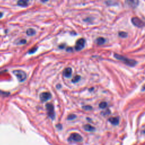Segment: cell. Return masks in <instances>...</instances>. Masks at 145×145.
<instances>
[{
    "instance_id": "1",
    "label": "cell",
    "mask_w": 145,
    "mask_h": 145,
    "mask_svg": "<svg viewBox=\"0 0 145 145\" xmlns=\"http://www.w3.org/2000/svg\"><path fill=\"white\" fill-rule=\"evenodd\" d=\"M115 57L118 60L123 61L125 64L129 66H135L137 64V62L134 60L129 59V58H126L124 56H122L118 55V54H115L114 55Z\"/></svg>"
},
{
    "instance_id": "2",
    "label": "cell",
    "mask_w": 145,
    "mask_h": 145,
    "mask_svg": "<svg viewBox=\"0 0 145 145\" xmlns=\"http://www.w3.org/2000/svg\"><path fill=\"white\" fill-rule=\"evenodd\" d=\"M13 73L15 76L17 77V79H18V81L19 82H22L24 81L26 79V77H27V75H26V72H23V70H15L13 71Z\"/></svg>"
},
{
    "instance_id": "3",
    "label": "cell",
    "mask_w": 145,
    "mask_h": 145,
    "mask_svg": "<svg viewBox=\"0 0 145 145\" xmlns=\"http://www.w3.org/2000/svg\"><path fill=\"white\" fill-rule=\"evenodd\" d=\"M46 109L47 110L48 116L51 119H54L55 117V113L53 104H50V103H48V104H46Z\"/></svg>"
},
{
    "instance_id": "4",
    "label": "cell",
    "mask_w": 145,
    "mask_h": 145,
    "mask_svg": "<svg viewBox=\"0 0 145 145\" xmlns=\"http://www.w3.org/2000/svg\"><path fill=\"white\" fill-rule=\"evenodd\" d=\"M83 138L82 136L79 134L74 133L70 135V136L69 138V141L71 142H80L82 141Z\"/></svg>"
},
{
    "instance_id": "5",
    "label": "cell",
    "mask_w": 145,
    "mask_h": 145,
    "mask_svg": "<svg viewBox=\"0 0 145 145\" xmlns=\"http://www.w3.org/2000/svg\"><path fill=\"white\" fill-rule=\"evenodd\" d=\"M84 44H85V40L84 39H79L77 41L75 44V48L77 50H80L84 48Z\"/></svg>"
},
{
    "instance_id": "6",
    "label": "cell",
    "mask_w": 145,
    "mask_h": 145,
    "mask_svg": "<svg viewBox=\"0 0 145 145\" xmlns=\"http://www.w3.org/2000/svg\"><path fill=\"white\" fill-rule=\"evenodd\" d=\"M132 22L134 25L138 27H142L144 26V22L138 17H133L132 19Z\"/></svg>"
},
{
    "instance_id": "7",
    "label": "cell",
    "mask_w": 145,
    "mask_h": 145,
    "mask_svg": "<svg viewBox=\"0 0 145 145\" xmlns=\"http://www.w3.org/2000/svg\"><path fill=\"white\" fill-rule=\"evenodd\" d=\"M51 94L48 92H43V93H41L40 95V99L41 101H43V102L50 99L51 98Z\"/></svg>"
},
{
    "instance_id": "8",
    "label": "cell",
    "mask_w": 145,
    "mask_h": 145,
    "mask_svg": "<svg viewBox=\"0 0 145 145\" xmlns=\"http://www.w3.org/2000/svg\"><path fill=\"white\" fill-rule=\"evenodd\" d=\"M72 70L70 67H67L66 68L63 72V74L66 78H69L71 75H72Z\"/></svg>"
},
{
    "instance_id": "9",
    "label": "cell",
    "mask_w": 145,
    "mask_h": 145,
    "mask_svg": "<svg viewBox=\"0 0 145 145\" xmlns=\"http://www.w3.org/2000/svg\"><path fill=\"white\" fill-rule=\"evenodd\" d=\"M108 121L114 125H117L119 123V119L118 117H111L109 118Z\"/></svg>"
},
{
    "instance_id": "10",
    "label": "cell",
    "mask_w": 145,
    "mask_h": 145,
    "mask_svg": "<svg viewBox=\"0 0 145 145\" xmlns=\"http://www.w3.org/2000/svg\"><path fill=\"white\" fill-rule=\"evenodd\" d=\"M83 128H84V130L87 131V132H93L95 129V128L89 124H86L85 125H84Z\"/></svg>"
},
{
    "instance_id": "11",
    "label": "cell",
    "mask_w": 145,
    "mask_h": 145,
    "mask_svg": "<svg viewBox=\"0 0 145 145\" xmlns=\"http://www.w3.org/2000/svg\"><path fill=\"white\" fill-rule=\"evenodd\" d=\"M126 2L128 4V5L132 7H135V6H137L138 4V1H126Z\"/></svg>"
},
{
    "instance_id": "12",
    "label": "cell",
    "mask_w": 145,
    "mask_h": 145,
    "mask_svg": "<svg viewBox=\"0 0 145 145\" xmlns=\"http://www.w3.org/2000/svg\"><path fill=\"white\" fill-rule=\"evenodd\" d=\"M96 43L98 45H102L105 43V39L103 38L100 37L96 39Z\"/></svg>"
},
{
    "instance_id": "13",
    "label": "cell",
    "mask_w": 145,
    "mask_h": 145,
    "mask_svg": "<svg viewBox=\"0 0 145 145\" xmlns=\"http://www.w3.org/2000/svg\"><path fill=\"white\" fill-rule=\"evenodd\" d=\"M18 5L21 6L22 7H25L27 6L28 5V1H19L18 2Z\"/></svg>"
},
{
    "instance_id": "14",
    "label": "cell",
    "mask_w": 145,
    "mask_h": 145,
    "mask_svg": "<svg viewBox=\"0 0 145 145\" xmlns=\"http://www.w3.org/2000/svg\"><path fill=\"white\" fill-rule=\"evenodd\" d=\"M35 30L32 28H29L27 30V34L29 36H32L35 34Z\"/></svg>"
},
{
    "instance_id": "15",
    "label": "cell",
    "mask_w": 145,
    "mask_h": 145,
    "mask_svg": "<svg viewBox=\"0 0 145 145\" xmlns=\"http://www.w3.org/2000/svg\"><path fill=\"white\" fill-rule=\"evenodd\" d=\"M107 107V103L105 101H102L99 104V107L101 109H104Z\"/></svg>"
},
{
    "instance_id": "16",
    "label": "cell",
    "mask_w": 145,
    "mask_h": 145,
    "mask_svg": "<svg viewBox=\"0 0 145 145\" xmlns=\"http://www.w3.org/2000/svg\"><path fill=\"white\" fill-rule=\"evenodd\" d=\"M80 79V76H78V75H76V76L74 77L72 79V82L73 83H76L77 82L79 81V80Z\"/></svg>"
},
{
    "instance_id": "17",
    "label": "cell",
    "mask_w": 145,
    "mask_h": 145,
    "mask_svg": "<svg viewBox=\"0 0 145 145\" xmlns=\"http://www.w3.org/2000/svg\"><path fill=\"white\" fill-rule=\"evenodd\" d=\"M118 35H119V36L121 37V38H126L128 35L127 33H126L125 32H119V33H118Z\"/></svg>"
},
{
    "instance_id": "18",
    "label": "cell",
    "mask_w": 145,
    "mask_h": 145,
    "mask_svg": "<svg viewBox=\"0 0 145 145\" xmlns=\"http://www.w3.org/2000/svg\"><path fill=\"white\" fill-rule=\"evenodd\" d=\"M9 95V92H5V91H0V96H7Z\"/></svg>"
},
{
    "instance_id": "19",
    "label": "cell",
    "mask_w": 145,
    "mask_h": 145,
    "mask_svg": "<svg viewBox=\"0 0 145 145\" xmlns=\"http://www.w3.org/2000/svg\"><path fill=\"white\" fill-rule=\"evenodd\" d=\"M82 108L83 109H84V110H86V111H90V110H91V109H92V107L90 106H83V107H82Z\"/></svg>"
},
{
    "instance_id": "20",
    "label": "cell",
    "mask_w": 145,
    "mask_h": 145,
    "mask_svg": "<svg viewBox=\"0 0 145 145\" xmlns=\"http://www.w3.org/2000/svg\"><path fill=\"white\" fill-rule=\"evenodd\" d=\"M75 117H76V116L75 115H73V114H72V115H70L68 117H67V119L72 120L74 119V118H75Z\"/></svg>"
},
{
    "instance_id": "21",
    "label": "cell",
    "mask_w": 145,
    "mask_h": 145,
    "mask_svg": "<svg viewBox=\"0 0 145 145\" xmlns=\"http://www.w3.org/2000/svg\"><path fill=\"white\" fill-rule=\"evenodd\" d=\"M36 49H37V47L33 48H32V49H30V51H29V53H33V52H35V51H36Z\"/></svg>"
},
{
    "instance_id": "22",
    "label": "cell",
    "mask_w": 145,
    "mask_h": 145,
    "mask_svg": "<svg viewBox=\"0 0 145 145\" xmlns=\"http://www.w3.org/2000/svg\"><path fill=\"white\" fill-rule=\"evenodd\" d=\"M2 17V13L0 12V18Z\"/></svg>"
}]
</instances>
